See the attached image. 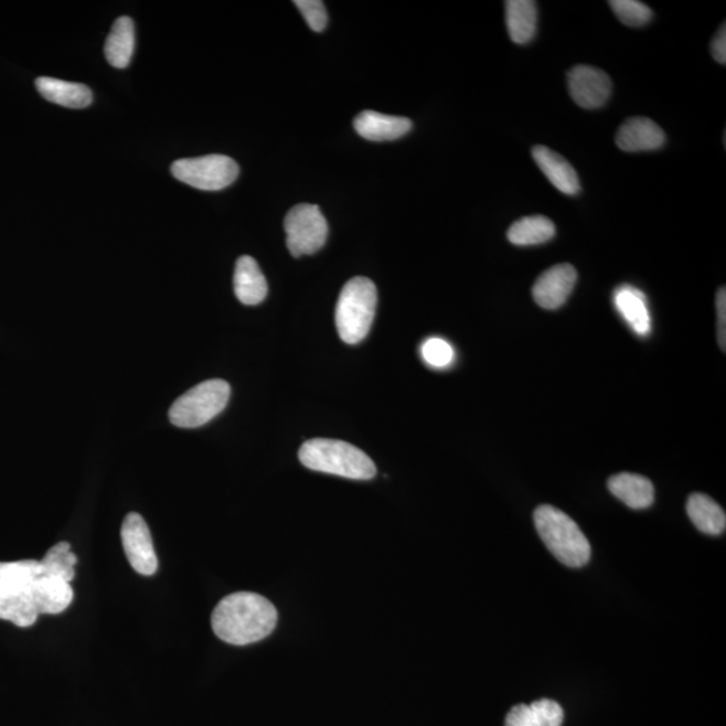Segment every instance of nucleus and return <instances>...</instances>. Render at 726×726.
<instances>
[{
  "instance_id": "11",
  "label": "nucleus",
  "mask_w": 726,
  "mask_h": 726,
  "mask_svg": "<svg viewBox=\"0 0 726 726\" xmlns=\"http://www.w3.org/2000/svg\"><path fill=\"white\" fill-rule=\"evenodd\" d=\"M664 141L663 129L648 118L626 120L617 134V145L626 152L654 151L661 149Z\"/></svg>"
},
{
  "instance_id": "23",
  "label": "nucleus",
  "mask_w": 726,
  "mask_h": 726,
  "mask_svg": "<svg viewBox=\"0 0 726 726\" xmlns=\"http://www.w3.org/2000/svg\"><path fill=\"white\" fill-rule=\"evenodd\" d=\"M41 575L42 565L36 559L0 563V596L24 592Z\"/></svg>"
},
{
  "instance_id": "13",
  "label": "nucleus",
  "mask_w": 726,
  "mask_h": 726,
  "mask_svg": "<svg viewBox=\"0 0 726 726\" xmlns=\"http://www.w3.org/2000/svg\"><path fill=\"white\" fill-rule=\"evenodd\" d=\"M355 131L363 139L387 141L403 138L412 129V121L402 116H389L363 110L354 120Z\"/></svg>"
},
{
  "instance_id": "18",
  "label": "nucleus",
  "mask_w": 726,
  "mask_h": 726,
  "mask_svg": "<svg viewBox=\"0 0 726 726\" xmlns=\"http://www.w3.org/2000/svg\"><path fill=\"white\" fill-rule=\"evenodd\" d=\"M613 303L624 321L638 335L645 337L651 331V318L642 291L631 286H620L613 293Z\"/></svg>"
},
{
  "instance_id": "4",
  "label": "nucleus",
  "mask_w": 726,
  "mask_h": 726,
  "mask_svg": "<svg viewBox=\"0 0 726 726\" xmlns=\"http://www.w3.org/2000/svg\"><path fill=\"white\" fill-rule=\"evenodd\" d=\"M377 307V288L366 278H354L342 288L335 310L338 334L344 343L356 344L365 340Z\"/></svg>"
},
{
  "instance_id": "20",
  "label": "nucleus",
  "mask_w": 726,
  "mask_h": 726,
  "mask_svg": "<svg viewBox=\"0 0 726 726\" xmlns=\"http://www.w3.org/2000/svg\"><path fill=\"white\" fill-rule=\"evenodd\" d=\"M686 510L700 532L719 535L725 532L726 515L724 509L711 497L695 492L688 497Z\"/></svg>"
},
{
  "instance_id": "3",
  "label": "nucleus",
  "mask_w": 726,
  "mask_h": 726,
  "mask_svg": "<svg viewBox=\"0 0 726 726\" xmlns=\"http://www.w3.org/2000/svg\"><path fill=\"white\" fill-rule=\"evenodd\" d=\"M534 524L547 549L569 568H581L590 558V545L576 522L562 510L543 504L534 512Z\"/></svg>"
},
{
  "instance_id": "22",
  "label": "nucleus",
  "mask_w": 726,
  "mask_h": 726,
  "mask_svg": "<svg viewBox=\"0 0 726 726\" xmlns=\"http://www.w3.org/2000/svg\"><path fill=\"white\" fill-rule=\"evenodd\" d=\"M135 49V26L131 18L120 17L114 23L106 42V57L116 70L131 63Z\"/></svg>"
},
{
  "instance_id": "25",
  "label": "nucleus",
  "mask_w": 726,
  "mask_h": 726,
  "mask_svg": "<svg viewBox=\"0 0 726 726\" xmlns=\"http://www.w3.org/2000/svg\"><path fill=\"white\" fill-rule=\"evenodd\" d=\"M29 589L17 595L0 596V620H9L21 629L32 627L39 620V608Z\"/></svg>"
},
{
  "instance_id": "16",
  "label": "nucleus",
  "mask_w": 726,
  "mask_h": 726,
  "mask_svg": "<svg viewBox=\"0 0 726 726\" xmlns=\"http://www.w3.org/2000/svg\"><path fill=\"white\" fill-rule=\"evenodd\" d=\"M233 281H235L236 297L245 306L260 305L267 298V280L254 257L238 258Z\"/></svg>"
},
{
  "instance_id": "29",
  "label": "nucleus",
  "mask_w": 726,
  "mask_h": 726,
  "mask_svg": "<svg viewBox=\"0 0 726 726\" xmlns=\"http://www.w3.org/2000/svg\"><path fill=\"white\" fill-rule=\"evenodd\" d=\"M303 14L305 20L313 32L321 33L328 26V11L321 0H297L293 2Z\"/></svg>"
},
{
  "instance_id": "10",
  "label": "nucleus",
  "mask_w": 726,
  "mask_h": 726,
  "mask_svg": "<svg viewBox=\"0 0 726 726\" xmlns=\"http://www.w3.org/2000/svg\"><path fill=\"white\" fill-rule=\"evenodd\" d=\"M577 282V270L570 264H557L540 276L533 286V299L541 309L557 310L566 303Z\"/></svg>"
},
{
  "instance_id": "15",
  "label": "nucleus",
  "mask_w": 726,
  "mask_h": 726,
  "mask_svg": "<svg viewBox=\"0 0 726 726\" xmlns=\"http://www.w3.org/2000/svg\"><path fill=\"white\" fill-rule=\"evenodd\" d=\"M608 489L627 506L643 510L654 503L655 490L650 479L638 473L621 472L609 478Z\"/></svg>"
},
{
  "instance_id": "21",
  "label": "nucleus",
  "mask_w": 726,
  "mask_h": 726,
  "mask_svg": "<svg viewBox=\"0 0 726 726\" xmlns=\"http://www.w3.org/2000/svg\"><path fill=\"white\" fill-rule=\"evenodd\" d=\"M537 4L532 0H509L506 2V24L510 39L525 45L537 33Z\"/></svg>"
},
{
  "instance_id": "7",
  "label": "nucleus",
  "mask_w": 726,
  "mask_h": 726,
  "mask_svg": "<svg viewBox=\"0 0 726 726\" xmlns=\"http://www.w3.org/2000/svg\"><path fill=\"white\" fill-rule=\"evenodd\" d=\"M285 229L287 248L293 257L317 254L328 242V221L321 209L310 203H301L288 212Z\"/></svg>"
},
{
  "instance_id": "14",
  "label": "nucleus",
  "mask_w": 726,
  "mask_h": 726,
  "mask_svg": "<svg viewBox=\"0 0 726 726\" xmlns=\"http://www.w3.org/2000/svg\"><path fill=\"white\" fill-rule=\"evenodd\" d=\"M29 592L32 595L40 615H57L64 612L73 601L71 583L58 577L41 575L39 578H35Z\"/></svg>"
},
{
  "instance_id": "9",
  "label": "nucleus",
  "mask_w": 726,
  "mask_h": 726,
  "mask_svg": "<svg viewBox=\"0 0 726 726\" xmlns=\"http://www.w3.org/2000/svg\"><path fill=\"white\" fill-rule=\"evenodd\" d=\"M568 88L578 107L598 109L606 106L612 94V82L605 71L578 65L568 72Z\"/></svg>"
},
{
  "instance_id": "27",
  "label": "nucleus",
  "mask_w": 726,
  "mask_h": 726,
  "mask_svg": "<svg viewBox=\"0 0 726 726\" xmlns=\"http://www.w3.org/2000/svg\"><path fill=\"white\" fill-rule=\"evenodd\" d=\"M618 20L629 28H642L648 24L654 14L649 6L638 0H611L609 2Z\"/></svg>"
},
{
  "instance_id": "30",
  "label": "nucleus",
  "mask_w": 726,
  "mask_h": 726,
  "mask_svg": "<svg viewBox=\"0 0 726 726\" xmlns=\"http://www.w3.org/2000/svg\"><path fill=\"white\" fill-rule=\"evenodd\" d=\"M718 343L725 352L726 349V291L719 288L717 293Z\"/></svg>"
},
{
  "instance_id": "26",
  "label": "nucleus",
  "mask_w": 726,
  "mask_h": 726,
  "mask_svg": "<svg viewBox=\"0 0 726 726\" xmlns=\"http://www.w3.org/2000/svg\"><path fill=\"white\" fill-rule=\"evenodd\" d=\"M77 556L72 552L70 543L55 544L41 559L42 575L63 578L72 581L76 576Z\"/></svg>"
},
{
  "instance_id": "12",
  "label": "nucleus",
  "mask_w": 726,
  "mask_h": 726,
  "mask_svg": "<svg viewBox=\"0 0 726 726\" xmlns=\"http://www.w3.org/2000/svg\"><path fill=\"white\" fill-rule=\"evenodd\" d=\"M534 162L537 163L541 171L544 172L559 192L566 195H576L580 193V180L574 166H572L563 156L556 151L547 149L545 146H535L532 150Z\"/></svg>"
},
{
  "instance_id": "28",
  "label": "nucleus",
  "mask_w": 726,
  "mask_h": 726,
  "mask_svg": "<svg viewBox=\"0 0 726 726\" xmlns=\"http://www.w3.org/2000/svg\"><path fill=\"white\" fill-rule=\"evenodd\" d=\"M421 355L429 366L442 369L451 365L455 352L451 344L441 338H430L423 343Z\"/></svg>"
},
{
  "instance_id": "17",
  "label": "nucleus",
  "mask_w": 726,
  "mask_h": 726,
  "mask_svg": "<svg viewBox=\"0 0 726 726\" xmlns=\"http://www.w3.org/2000/svg\"><path fill=\"white\" fill-rule=\"evenodd\" d=\"M35 86L41 96L46 98L47 102L66 108H86L94 100L92 90L84 84L64 82V79L52 77H40L35 79Z\"/></svg>"
},
{
  "instance_id": "19",
  "label": "nucleus",
  "mask_w": 726,
  "mask_h": 726,
  "mask_svg": "<svg viewBox=\"0 0 726 726\" xmlns=\"http://www.w3.org/2000/svg\"><path fill=\"white\" fill-rule=\"evenodd\" d=\"M564 711L556 701L538 700L531 705H516L509 712L506 726H562Z\"/></svg>"
},
{
  "instance_id": "24",
  "label": "nucleus",
  "mask_w": 726,
  "mask_h": 726,
  "mask_svg": "<svg viewBox=\"0 0 726 726\" xmlns=\"http://www.w3.org/2000/svg\"><path fill=\"white\" fill-rule=\"evenodd\" d=\"M556 235V226L544 215L524 217L510 226L509 242L519 246L540 245L551 242Z\"/></svg>"
},
{
  "instance_id": "31",
  "label": "nucleus",
  "mask_w": 726,
  "mask_h": 726,
  "mask_svg": "<svg viewBox=\"0 0 726 726\" xmlns=\"http://www.w3.org/2000/svg\"><path fill=\"white\" fill-rule=\"evenodd\" d=\"M712 54L718 64H726V29L725 24L718 29L715 39L712 41Z\"/></svg>"
},
{
  "instance_id": "1",
  "label": "nucleus",
  "mask_w": 726,
  "mask_h": 726,
  "mask_svg": "<svg viewBox=\"0 0 726 726\" xmlns=\"http://www.w3.org/2000/svg\"><path fill=\"white\" fill-rule=\"evenodd\" d=\"M278 611L268 599L254 592H236L218 602L212 629L221 641L246 645L263 641L278 624Z\"/></svg>"
},
{
  "instance_id": "5",
  "label": "nucleus",
  "mask_w": 726,
  "mask_h": 726,
  "mask_svg": "<svg viewBox=\"0 0 726 726\" xmlns=\"http://www.w3.org/2000/svg\"><path fill=\"white\" fill-rule=\"evenodd\" d=\"M231 386L224 380H209L188 391L172 404L170 421L180 428H199L226 408Z\"/></svg>"
},
{
  "instance_id": "2",
  "label": "nucleus",
  "mask_w": 726,
  "mask_h": 726,
  "mask_svg": "<svg viewBox=\"0 0 726 726\" xmlns=\"http://www.w3.org/2000/svg\"><path fill=\"white\" fill-rule=\"evenodd\" d=\"M301 465L312 471L369 481L377 476L374 461L360 448L346 441L312 439L299 449Z\"/></svg>"
},
{
  "instance_id": "8",
  "label": "nucleus",
  "mask_w": 726,
  "mask_h": 726,
  "mask_svg": "<svg viewBox=\"0 0 726 726\" xmlns=\"http://www.w3.org/2000/svg\"><path fill=\"white\" fill-rule=\"evenodd\" d=\"M121 543L132 568L139 575L152 576L158 570V557L149 525L143 516L129 513L121 526Z\"/></svg>"
},
{
  "instance_id": "6",
  "label": "nucleus",
  "mask_w": 726,
  "mask_h": 726,
  "mask_svg": "<svg viewBox=\"0 0 726 726\" xmlns=\"http://www.w3.org/2000/svg\"><path fill=\"white\" fill-rule=\"evenodd\" d=\"M171 174L189 186L218 192L237 180L238 164L226 156L180 159L172 163Z\"/></svg>"
}]
</instances>
